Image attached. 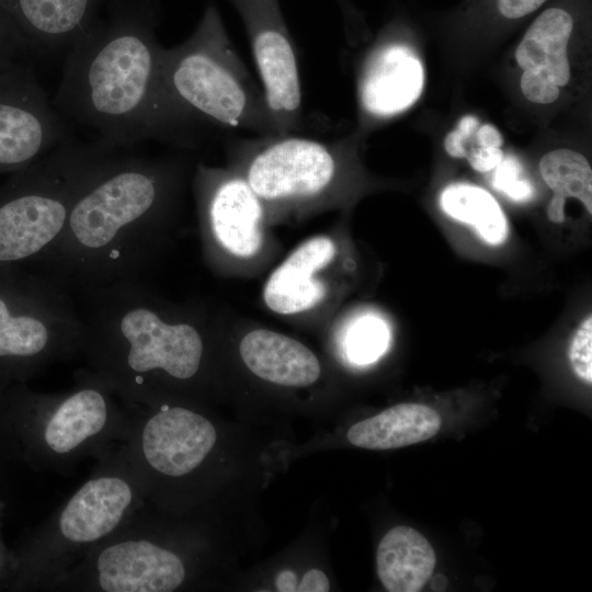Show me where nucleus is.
<instances>
[{
	"label": "nucleus",
	"instance_id": "f257e3e1",
	"mask_svg": "<svg viewBox=\"0 0 592 592\" xmlns=\"http://www.w3.org/2000/svg\"><path fill=\"white\" fill-rule=\"evenodd\" d=\"M158 16V0H111L105 16L68 48L52 103L106 150L148 140L192 147L206 134L166 89Z\"/></svg>",
	"mask_w": 592,
	"mask_h": 592
},
{
	"label": "nucleus",
	"instance_id": "f03ea898",
	"mask_svg": "<svg viewBox=\"0 0 592 592\" xmlns=\"http://www.w3.org/2000/svg\"><path fill=\"white\" fill-rule=\"evenodd\" d=\"M179 177L173 160L107 151L79 190L59 240L29 269L73 296L139 282Z\"/></svg>",
	"mask_w": 592,
	"mask_h": 592
},
{
	"label": "nucleus",
	"instance_id": "7ed1b4c3",
	"mask_svg": "<svg viewBox=\"0 0 592 592\" xmlns=\"http://www.w3.org/2000/svg\"><path fill=\"white\" fill-rule=\"evenodd\" d=\"M76 295L84 307L80 353L125 403H167L168 383L184 384L200 374L205 353L200 329L169 318L139 282Z\"/></svg>",
	"mask_w": 592,
	"mask_h": 592
},
{
	"label": "nucleus",
	"instance_id": "20e7f679",
	"mask_svg": "<svg viewBox=\"0 0 592 592\" xmlns=\"http://www.w3.org/2000/svg\"><path fill=\"white\" fill-rule=\"evenodd\" d=\"M146 499L145 486L124 444L116 445L98 458L91 476L11 551V572L3 590L49 591Z\"/></svg>",
	"mask_w": 592,
	"mask_h": 592
},
{
	"label": "nucleus",
	"instance_id": "39448f33",
	"mask_svg": "<svg viewBox=\"0 0 592 592\" xmlns=\"http://www.w3.org/2000/svg\"><path fill=\"white\" fill-rule=\"evenodd\" d=\"M8 405L21 459L37 471L68 475L84 458L124 443L129 430V407L90 368L59 392L12 383Z\"/></svg>",
	"mask_w": 592,
	"mask_h": 592
},
{
	"label": "nucleus",
	"instance_id": "423d86ee",
	"mask_svg": "<svg viewBox=\"0 0 592 592\" xmlns=\"http://www.w3.org/2000/svg\"><path fill=\"white\" fill-rule=\"evenodd\" d=\"M160 59L169 95L205 132L280 134L263 87L257 84L234 47L214 3L206 5L184 42L161 48Z\"/></svg>",
	"mask_w": 592,
	"mask_h": 592
},
{
	"label": "nucleus",
	"instance_id": "0eeeda50",
	"mask_svg": "<svg viewBox=\"0 0 592 592\" xmlns=\"http://www.w3.org/2000/svg\"><path fill=\"white\" fill-rule=\"evenodd\" d=\"M110 150L72 137L0 185V269L31 267L61 237L71 205Z\"/></svg>",
	"mask_w": 592,
	"mask_h": 592
},
{
	"label": "nucleus",
	"instance_id": "6e6552de",
	"mask_svg": "<svg viewBox=\"0 0 592 592\" xmlns=\"http://www.w3.org/2000/svg\"><path fill=\"white\" fill-rule=\"evenodd\" d=\"M84 322L73 295L22 266L0 269V379L26 383L79 353Z\"/></svg>",
	"mask_w": 592,
	"mask_h": 592
},
{
	"label": "nucleus",
	"instance_id": "1a4fd4ad",
	"mask_svg": "<svg viewBox=\"0 0 592 592\" xmlns=\"http://www.w3.org/2000/svg\"><path fill=\"white\" fill-rule=\"evenodd\" d=\"M127 405V403H126ZM130 423L123 443L152 500L167 483L197 471L217 443V430L202 413L180 405H127Z\"/></svg>",
	"mask_w": 592,
	"mask_h": 592
},
{
	"label": "nucleus",
	"instance_id": "9d476101",
	"mask_svg": "<svg viewBox=\"0 0 592 592\" xmlns=\"http://www.w3.org/2000/svg\"><path fill=\"white\" fill-rule=\"evenodd\" d=\"M243 179L262 203L297 204L316 201L333 186L338 152L333 145L296 133L243 140Z\"/></svg>",
	"mask_w": 592,
	"mask_h": 592
},
{
	"label": "nucleus",
	"instance_id": "9b49d317",
	"mask_svg": "<svg viewBox=\"0 0 592 592\" xmlns=\"http://www.w3.org/2000/svg\"><path fill=\"white\" fill-rule=\"evenodd\" d=\"M25 55L0 57V174L33 164L71 138Z\"/></svg>",
	"mask_w": 592,
	"mask_h": 592
},
{
	"label": "nucleus",
	"instance_id": "f8f14e48",
	"mask_svg": "<svg viewBox=\"0 0 592 592\" xmlns=\"http://www.w3.org/2000/svg\"><path fill=\"white\" fill-rule=\"evenodd\" d=\"M244 25L280 134L303 129V96L293 37L278 0H228Z\"/></svg>",
	"mask_w": 592,
	"mask_h": 592
},
{
	"label": "nucleus",
	"instance_id": "ddd939ff",
	"mask_svg": "<svg viewBox=\"0 0 592 592\" xmlns=\"http://www.w3.org/2000/svg\"><path fill=\"white\" fill-rule=\"evenodd\" d=\"M422 64L403 42L388 39L367 55L357 80L358 103L373 118H388L410 107L421 95Z\"/></svg>",
	"mask_w": 592,
	"mask_h": 592
},
{
	"label": "nucleus",
	"instance_id": "4468645a",
	"mask_svg": "<svg viewBox=\"0 0 592 592\" xmlns=\"http://www.w3.org/2000/svg\"><path fill=\"white\" fill-rule=\"evenodd\" d=\"M205 210L216 240L230 253L252 257L262 244L263 203L243 177L200 170Z\"/></svg>",
	"mask_w": 592,
	"mask_h": 592
},
{
	"label": "nucleus",
	"instance_id": "2eb2a0df",
	"mask_svg": "<svg viewBox=\"0 0 592 592\" xmlns=\"http://www.w3.org/2000/svg\"><path fill=\"white\" fill-rule=\"evenodd\" d=\"M27 54L69 48L95 22L101 0H1Z\"/></svg>",
	"mask_w": 592,
	"mask_h": 592
},
{
	"label": "nucleus",
	"instance_id": "dca6fc26",
	"mask_svg": "<svg viewBox=\"0 0 592 592\" xmlns=\"http://www.w3.org/2000/svg\"><path fill=\"white\" fill-rule=\"evenodd\" d=\"M334 253L333 241L325 236L300 244L269 277L263 291L266 306L282 315L297 314L316 306L326 289L314 274L329 264Z\"/></svg>",
	"mask_w": 592,
	"mask_h": 592
},
{
	"label": "nucleus",
	"instance_id": "f3484780",
	"mask_svg": "<svg viewBox=\"0 0 592 592\" xmlns=\"http://www.w3.org/2000/svg\"><path fill=\"white\" fill-rule=\"evenodd\" d=\"M240 355L258 377L287 387H305L320 376L316 355L303 343L287 335L259 329L246 334Z\"/></svg>",
	"mask_w": 592,
	"mask_h": 592
},
{
	"label": "nucleus",
	"instance_id": "a211bd4d",
	"mask_svg": "<svg viewBox=\"0 0 592 592\" xmlns=\"http://www.w3.org/2000/svg\"><path fill=\"white\" fill-rule=\"evenodd\" d=\"M436 565L432 545L409 526H395L378 544L377 574L389 592H418L428 582Z\"/></svg>",
	"mask_w": 592,
	"mask_h": 592
},
{
	"label": "nucleus",
	"instance_id": "6ab92c4d",
	"mask_svg": "<svg viewBox=\"0 0 592 592\" xmlns=\"http://www.w3.org/2000/svg\"><path fill=\"white\" fill-rule=\"evenodd\" d=\"M442 420L429 406L399 403L353 424L351 444L367 449H392L426 441L439 432Z\"/></svg>",
	"mask_w": 592,
	"mask_h": 592
},
{
	"label": "nucleus",
	"instance_id": "aec40b11",
	"mask_svg": "<svg viewBox=\"0 0 592 592\" xmlns=\"http://www.w3.org/2000/svg\"><path fill=\"white\" fill-rule=\"evenodd\" d=\"M574 14L563 5L539 13L520 42L515 58L522 69L542 67L558 87L570 80L567 47L574 29Z\"/></svg>",
	"mask_w": 592,
	"mask_h": 592
},
{
	"label": "nucleus",
	"instance_id": "412c9836",
	"mask_svg": "<svg viewBox=\"0 0 592 592\" xmlns=\"http://www.w3.org/2000/svg\"><path fill=\"white\" fill-rule=\"evenodd\" d=\"M440 204L449 217L473 226L487 243L498 246L506 240V217L488 191L470 184H452L442 192Z\"/></svg>",
	"mask_w": 592,
	"mask_h": 592
},
{
	"label": "nucleus",
	"instance_id": "4be33fe9",
	"mask_svg": "<svg viewBox=\"0 0 592 592\" xmlns=\"http://www.w3.org/2000/svg\"><path fill=\"white\" fill-rule=\"evenodd\" d=\"M539 171L554 196L574 197L592 214V170L583 155L570 149L550 151L540 159Z\"/></svg>",
	"mask_w": 592,
	"mask_h": 592
},
{
	"label": "nucleus",
	"instance_id": "5701e85b",
	"mask_svg": "<svg viewBox=\"0 0 592 592\" xmlns=\"http://www.w3.org/2000/svg\"><path fill=\"white\" fill-rule=\"evenodd\" d=\"M388 338V329L383 320L373 316L364 317L350 330L348 354L355 363H371L385 352Z\"/></svg>",
	"mask_w": 592,
	"mask_h": 592
},
{
	"label": "nucleus",
	"instance_id": "b1692460",
	"mask_svg": "<svg viewBox=\"0 0 592 592\" xmlns=\"http://www.w3.org/2000/svg\"><path fill=\"white\" fill-rule=\"evenodd\" d=\"M9 383L0 379V487L12 469V466L21 458L9 415Z\"/></svg>",
	"mask_w": 592,
	"mask_h": 592
},
{
	"label": "nucleus",
	"instance_id": "393cba45",
	"mask_svg": "<svg viewBox=\"0 0 592 592\" xmlns=\"http://www.w3.org/2000/svg\"><path fill=\"white\" fill-rule=\"evenodd\" d=\"M569 361L574 374L584 383H592V316L577 328L569 346Z\"/></svg>",
	"mask_w": 592,
	"mask_h": 592
},
{
	"label": "nucleus",
	"instance_id": "a878e982",
	"mask_svg": "<svg viewBox=\"0 0 592 592\" xmlns=\"http://www.w3.org/2000/svg\"><path fill=\"white\" fill-rule=\"evenodd\" d=\"M493 186L514 201L523 202L533 196L532 184L522 179V168L513 157L503 158L494 168Z\"/></svg>",
	"mask_w": 592,
	"mask_h": 592
},
{
	"label": "nucleus",
	"instance_id": "bb28decb",
	"mask_svg": "<svg viewBox=\"0 0 592 592\" xmlns=\"http://www.w3.org/2000/svg\"><path fill=\"white\" fill-rule=\"evenodd\" d=\"M521 90L527 100L539 104L551 103L559 96V87L542 67L524 70Z\"/></svg>",
	"mask_w": 592,
	"mask_h": 592
},
{
	"label": "nucleus",
	"instance_id": "cd10ccee",
	"mask_svg": "<svg viewBox=\"0 0 592 592\" xmlns=\"http://www.w3.org/2000/svg\"><path fill=\"white\" fill-rule=\"evenodd\" d=\"M480 124L476 116H463L457 127L449 132L444 139L446 152L454 158H464L465 144L474 136Z\"/></svg>",
	"mask_w": 592,
	"mask_h": 592
},
{
	"label": "nucleus",
	"instance_id": "c85d7f7f",
	"mask_svg": "<svg viewBox=\"0 0 592 592\" xmlns=\"http://www.w3.org/2000/svg\"><path fill=\"white\" fill-rule=\"evenodd\" d=\"M13 54H27L16 29L0 0V57Z\"/></svg>",
	"mask_w": 592,
	"mask_h": 592
},
{
	"label": "nucleus",
	"instance_id": "c756f323",
	"mask_svg": "<svg viewBox=\"0 0 592 592\" xmlns=\"http://www.w3.org/2000/svg\"><path fill=\"white\" fill-rule=\"evenodd\" d=\"M465 158L474 170L488 172L493 170L502 161L504 156L499 147H477L470 149Z\"/></svg>",
	"mask_w": 592,
	"mask_h": 592
},
{
	"label": "nucleus",
	"instance_id": "7c9ffc66",
	"mask_svg": "<svg viewBox=\"0 0 592 592\" xmlns=\"http://www.w3.org/2000/svg\"><path fill=\"white\" fill-rule=\"evenodd\" d=\"M503 143L502 136L499 130L490 124H483L476 130L470 146L467 148L466 153L477 147H501ZM466 156V155H465Z\"/></svg>",
	"mask_w": 592,
	"mask_h": 592
},
{
	"label": "nucleus",
	"instance_id": "2f4dec72",
	"mask_svg": "<svg viewBox=\"0 0 592 592\" xmlns=\"http://www.w3.org/2000/svg\"><path fill=\"white\" fill-rule=\"evenodd\" d=\"M329 590V579L326 573L319 569L307 571L295 588V591L297 592H328Z\"/></svg>",
	"mask_w": 592,
	"mask_h": 592
},
{
	"label": "nucleus",
	"instance_id": "473e14b6",
	"mask_svg": "<svg viewBox=\"0 0 592 592\" xmlns=\"http://www.w3.org/2000/svg\"><path fill=\"white\" fill-rule=\"evenodd\" d=\"M2 520L3 504L0 501V590H3L4 584L10 576L12 566V554L7 548L2 536Z\"/></svg>",
	"mask_w": 592,
	"mask_h": 592
},
{
	"label": "nucleus",
	"instance_id": "72a5a7b5",
	"mask_svg": "<svg viewBox=\"0 0 592 592\" xmlns=\"http://www.w3.org/2000/svg\"><path fill=\"white\" fill-rule=\"evenodd\" d=\"M296 584V576L289 570L281 572L276 579L278 591H295Z\"/></svg>",
	"mask_w": 592,
	"mask_h": 592
},
{
	"label": "nucleus",
	"instance_id": "f704fd0d",
	"mask_svg": "<svg viewBox=\"0 0 592 592\" xmlns=\"http://www.w3.org/2000/svg\"><path fill=\"white\" fill-rule=\"evenodd\" d=\"M339 1H340V3H341V4H342V7H343V5H344V3H343V0H339Z\"/></svg>",
	"mask_w": 592,
	"mask_h": 592
}]
</instances>
